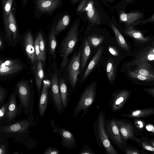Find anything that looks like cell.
<instances>
[{
    "mask_svg": "<svg viewBox=\"0 0 154 154\" xmlns=\"http://www.w3.org/2000/svg\"><path fill=\"white\" fill-rule=\"evenodd\" d=\"M29 0H21L23 6L24 8L26 7Z\"/></svg>",
    "mask_w": 154,
    "mask_h": 154,
    "instance_id": "681fc988",
    "label": "cell"
},
{
    "mask_svg": "<svg viewBox=\"0 0 154 154\" xmlns=\"http://www.w3.org/2000/svg\"><path fill=\"white\" fill-rule=\"evenodd\" d=\"M131 94V91L126 89L119 90L112 94L108 105L113 112H118L124 106Z\"/></svg>",
    "mask_w": 154,
    "mask_h": 154,
    "instance_id": "8fae6325",
    "label": "cell"
},
{
    "mask_svg": "<svg viewBox=\"0 0 154 154\" xmlns=\"http://www.w3.org/2000/svg\"><path fill=\"white\" fill-rule=\"evenodd\" d=\"M124 33L127 35L141 43L146 42L150 40L149 37H144L141 32L136 29L134 27L127 28Z\"/></svg>",
    "mask_w": 154,
    "mask_h": 154,
    "instance_id": "4316f807",
    "label": "cell"
},
{
    "mask_svg": "<svg viewBox=\"0 0 154 154\" xmlns=\"http://www.w3.org/2000/svg\"><path fill=\"white\" fill-rule=\"evenodd\" d=\"M70 21V16L67 14H63L57 19L54 26V32L56 37L67 27Z\"/></svg>",
    "mask_w": 154,
    "mask_h": 154,
    "instance_id": "484cf974",
    "label": "cell"
},
{
    "mask_svg": "<svg viewBox=\"0 0 154 154\" xmlns=\"http://www.w3.org/2000/svg\"><path fill=\"white\" fill-rule=\"evenodd\" d=\"M8 101L7 102L1 107L0 109V119H4L6 116V114Z\"/></svg>",
    "mask_w": 154,
    "mask_h": 154,
    "instance_id": "60d3db41",
    "label": "cell"
},
{
    "mask_svg": "<svg viewBox=\"0 0 154 154\" xmlns=\"http://www.w3.org/2000/svg\"><path fill=\"white\" fill-rule=\"evenodd\" d=\"M16 88L21 103L25 108L29 106L31 99V89L28 80L22 79L16 84Z\"/></svg>",
    "mask_w": 154,
    "mask_h": 154,
    "instance_id": "5bb4252c",
    "label": "cell"
},
{
    "mask_svg": "<svg viewBox=\"0 0 154 154\" xmlns=\"http://www.w3.org/2000/svg\"><path fill=\"white\" fill-rule=\"evenodd\" d=\"M105 126L107 136L110 142L123 151L127 142L123 139L114 118L106 119Z\"/></svg>",
    "mask_w": 154,
    "mask_h": 154,
    "instance_id": "52a82bcc",
    "label": "cell"
},
{
    "mask_svg": "<svg viewBox=\"0 0 154 154\" xmlns=\"http://www.w3.org/2000/svg\"><path fill=\"white\" fill-rule=\"evenodd\" d=\"M125 2L127 4H129L131 3H133L135 2L137 0H124Z\"/></svg>",
    "mask_w": 154,
    "mask_h": 154,
    "instance_id": "816d5d0a",
    "label": "cell"
},
{
    "mask_svg": "<svg viewBox=\"0 0 154 154\" xmlns=\"http://www.w3.org/2000/svg\"><path fill=\"white\" fill-rule=\"evenodd\" d=\"M103 52V47L101 46L98 49L94 55L93 57L91 60L88 65L83 74L81 82L79 83L80 85L88 77L90 73L92 71L95 67L96 66L101 57Z\"/></svg>",
    "mask_w": 154,
    "mask_h": 154,
    "instance_id": "603a6c76",
    "label": "cell"
},
{
    "mask_svg": "<svg viewBox=\"0 0 154 154\" xmlns=\"http://www.w3.org/2000/svg\"><path fill=\"white\" fill-rule=\"evenodd\" d=\"M71 0L72 2H73V3H75V2H76L79 0Z\"/></svg>",
    "mask_w": 154,
    "mask_h": 154,
    "instance_id": "f5cc1de1",
    "label": "cell"
},
{
    "mask_svg": "<svg viewBox=\"0 0 154 154\" xmlns=\"http://www.w3.org/2000/svg\"><path fill=\"white\" fill-rule=\"evenodd\" d=\"M13 5L8 18L7 28L4 30V36L7 45L15 48L20 41L21 35L15 15V7Z\"/></svg>",
    "mask_w": 154,
    "mask_h": 154,
    "instance_id": "5b68a950",
    "label": "cell"
},
{
    "mask_svg": "<svg viewBox=\"0 0 154 154\" xmlns=\"http://www.w3.org/2000/svg\"><path fill=\"white\" fill-rule=\"evenodd\" d=\"M6 154V147L5 144H2L0 147V154Z\"/></svg>",
    "mask_w": 154,
    "mask_h": 154,
    "instance_id": "c3c4849f",
    "label": "cell"
},
{
    "mask_svg": "<svg viewBox=\"0 0 154 154\" xmlns=\"http://www.w3.org/2000/svg\"><path fill=\"white\" fill-rule=\"evenodd\" d=\"M123 140H134L135 137L133 123L128 120L114 118Z\"/></svg>",
    "mask_w": 154,
    "mask_h": 154,
    "instance_id": "4fadbf2b",
    "label": "cell"
},
{
    "mask_svg": "<svg viewBox=\"0 0 154 154\" xmlns=\"http://www.w3.org/2000/svg\"><path fill=\"white\" fill-rule=\"evenodd\" d=\"M109 52L113 56H118L119 53L117 50L115 48L109 46L108 47Z\"/></svg>",
    "mask_w": 154,
    "mask_h": 154,
    "instance_id": "f6af8a7d",
    "label": "cell"
},
{
    "mask_svg": "<svg viewBox=\"0 0 154 154\" xmlns=\"http://www.w3.org/2000/svg\"><path fill=\"white\" fill-rule=\"evenodd\" d=\"M82 51H79L72 56L68 64L67 68V77L73 89L75 90L78 78L80 72Z\"/></svg>",
    "mask_w": 154,
    "mask_h": 154,
    "instance_id": "9c48e42d",
    "label": "cell"
},
{
    "mask_svg": "<svg viewBox=\"0 0 154 154\" xmlns=\"http://www.w3.org/2000/svg\"><path fill=\"white\" fill-rule=\"evenodd\" d=\"M26 67L20 59L2 58L0 60V78L6 80L17 75Z\"/></svg>",
    "mask_w": 154,
    "mask_h": 154,
    "instance_id": "277c9868",
    "label": "cell"
},
{
    "mask_svg": "<svg viewBox=\"0 0 154 154\" xmlns=\"http://www.w3.org/2000/svg\"><path fill=\"white\" fill-rule=\"evenodd\" d=\"M96 83L94 82L85 88L75 106L73 112V118L77 117L82 111V114L81 119L85 117L89 109L95 101L96 96Z\"/></svg>",
    "mask_w": 154,
    "mask_h": 154,
    "instance_id": "3957f363",
    "label": "cell"
},
{
    "mask_svg": "<svg viewBox=\"0 0 154 154\" xmlns=\"http://www.w3.org/2000/svg\"><path fill=\"white\" fill-rule=\"evenodd\" d=\"M143 90L147 94L154 97V88H143Z\"/></svg>",
    "mask_w": 154,
    "mask_h": 154,
    "instance_id": "7dc6e473",
    "label": "cell"
},
{
    "mask_svg": "<svg viewBox=\"0 0 154 154\" xmlns=\"http://www.w3.org/2000/svg\"><path fill=\"white\" fill-rule=\"evenodd\" d=\"M104 37L102 36L90 35L88 37V41L92 47L96 48L99 46L103 41Z\"/></svg>",
    "mask_w": 154,
    "mask_h": 154,
    "instance_id": "d590c367",
    "label": "cell"
},
{
    "mask_svg": "<svg viewBox=\"0 0 154 154\" xmlns=\"http://www.w3.org/2000/svg\"><path fill=\"white\" fill-rule=\"evenodd\" d=\"M152 45H154V41H153V43Z\"/></svg>",
    "mask_w": 154,
    "mask_h": 154,
    "instance_id": "9f6ffc18",
    "label": "cell"
},
{
    "mask_svg": "<svg viewBox=\"0 0 154 154\" xmlns=\"http://www.w3.org/2000/svg\"><path fill=\"white\" fill-rule=\"evenodd\" d=\"M53 64L54 70L51 77L50 86L51 94L57 111L62 113L64 109L60 94L56 61L53 62Z\"/></svg>",
    "mask_w": 154,
    "mask_h": 154,
    "instance_id": "30bf717a",
    "label": "cell"
},
{
    "mask_svg": "<svg viewBox=\"0 0 154 154\" xmlns=\"http://www.w3.org/2000/svg\"><path fill=\"white\" fill-rule=\"evenodd\" d=\"M152 134H154V129H153L152 131Z\"/></svg>",
    "mask_w": 154,
    "mask_h": 154,
    "instance_id": "11a10c76",
    "label": "cell"
},
{
    "mask_svg": "<svg viewBox=\"0 0 154 154\" xmlns=\"http://www.w3.org/2000/svg\"><path fill=\"white\" fill-rule=\"evenodd\" d=\"M58 15L55 17L52 22L51 28L48 34V45L49 51V59L51 65V60L53 62L56 60L57 57L56 50L57 46L56 36L54 32V26Z\"/></svg>",
    "mask_w": 154,
    "mask_h": 154,
    "instance_id": "9a60e30c",
    "label": "cell"
},
{
    "mask_svg": "<svg viewBox=\"0 0 154 154\" xmlns=\"http://www.w3.org/2000/svg\"><path fill=\"white\" fill-rule=\"evenodd\" d=\"M129 76L131 78L138 80L144 82L154 81V79L129 70L128 72Z\"/></svg>",
    "mask_w": 154,
    "mask_h": 154,
    "instance_id": "e575fe53",
    "label": "cell"
},
{
    "mask_svg": "<svg viewBox=\"0 0 154 154\" xmlns=\"http://www.w3.org/2000/svg\"><path fill=\"white\" fill-rule=\"evenodd\" d=\"M154 60V47L143 52L136 59L128 63V66L137 65Z\"/></svg>",
    "mask_w": 154,
    "mask_h": 154,
    "instance_id": "7402d4cb",
    "label": "cell"
},
{
    "mask_svg": "<svg viewBox=\"0 0 154 154\" xmlns=\"http://www.w3.org/2000/svg\"><path fill=\"white\" fill-rule=\"evenodd\" d=\"M43 63L39 60L32 66L34 72L35 84L38 92H39L44 76Z\"/></svg>",
    "mask_w": 154,
    "mask_h": 154,
    "instance_id": "44dd1931",
    "label": "cell"
},
{
    "mask_svg": "<svg viewBox=\"0 0 154 154\" xmlns=\"http://www.w3.org/2000/svg\"><path fill=\"white\" fill-rule=\"evenodd\" d=\"M34 14L38 20L43 16L52 15L61 6L62 0H33Z\"/></svg>",
    "mask_w": 154,
    "mask_h": 154,
    "instance_id": "8992f818",
    "label": "cell"
},
{
    "mask_svg": "<svg viewBox=\"0 0 154 154\" xmlns=\"http://www.w3.org/2000/svg\"><path fill=\"white\" fill-rule=\"evenodd\" d=\"M60 94L63 109H66L70 99V94L65 79L59 78Z\"/></svg>",
    "mask_w": 154,
    "mask_h": 154,
    "instance_id": "d4e9b609",
    "label": "cell"
},
{
    "mask_svg": "<svg viewBox=\"0 0 154 154\" xmlns=\"http://www.w3.org/2000/svg\"><path fill=\"white\" fill-rule=\"evenodd\" d=\"M30 125L27 121H21L3 127L1 131L8 133H18L26 131Z\"/></svg>",
    "mask_w": 154,
    "mask_h": 154,
    "instance_id": "ac0fdd59",
    "label": "cell"
},
{
    "mask_svg": "<svg viewBox=\"0 0 154 154\" xmlns=\"http://www.w3.org/2000/svg\"><path fill=\"white\" fill-rule=\"evenodd\" d=\"M106 115L102 111L99 113L93 124V131L97 145L103 148L108 154H119L110 141L106 131L105 122Z\"/></svg>",
    "mask_w": 154,
    "mask_h": 154,
    "instance_id": "6da1fadb",
    "label": "cell"
},
{
    "mask_svg": "<svg viewBox=\"0 0 154 154\" xmlns=\"http://www.w3.org/2000/svg\"><path fill=\"white\" fill-rule=\"evenodd\" d=\"M17 111V107L16 97L14 93H12L8 101L6 117L9 121L12 120L16 117Z\"/></svg>",
    "mask_w": 154,
    "mask_h": 154,
    "instance_id": "cb8c5ba5",
    "label": "cell"
},
{
    "mask_svg": "<svg viewBox=\"0 0 154 154\" xmlns=\"http://www.w3.org/2000/svg\"><path fill=\"white\" fill-rule=\"evenodd\" d=\"M125 154H142L146 153L144 151L140 150L138 149L131 146L127 144L123 151Z\"/></svg>",
    "mask_w": 154,
    "mask_h": 154,
    "instance_id": "8d00e7d4",
    "label": "cell"
},
{
    "mask_svg": "<svg viewBox=\"0 0 154 154\" xmlns=\"http://www.w3.org/2000/svg\"><path fill=\"white\" fill-rule=\"evenodd\" d=\"M88 0H82L79 4L77 9L78 12H81L87 2Z\"/></svg>",
    "mask_w": 154,
    "mask_h": 154,
    "instance_id": "bcb514c9",
    "label": "cell"
},
{
    "mask_svg": "<svg viewBox=\"0 0 154 154\" xmlns=\"http://www.w3.org/2000/svg\"><path fill=\"white\" fill-rule=\"evenodd\" d=\"M5 42H6V41L4 35H2L1 32L0 35V50L1 51H2L4 49Z\"/></svg>",
    "mask_w": 154,
    "mask_h": 154,
    "instance_id": "ee69618b",
    "label": "cell"
},
{
    "mask_svg": "<svg viewBox=\"0 0 154 154\" xmlns=\"http://www.w3.org/2000/svg\"><path fill=\"white\" fill-rule=\"evenodd\" d=\"M56 130L61 138V144L62 146L70 149L76 147V140L71 131L65 128H60L57 127Z\"/></svg>",
    "mask_w": 154,
    "mask_h": 154,
    "instance_id": "2e32d148",
    "label": "cell"
},
{
    "mask_svg": "<svg viewBox=\"0 0 154 154\" xmlns=\"http://www.w3.org/2000/svg\"><path fill=\"white\" fill-rule=\"evenodd\" d=\"M144 13L139 10L126 13L124 11H120V20L124 23L127 28L134 27L140 25L144 20Z\"/></svg>",
    "mask_w": 154,
    "mask_h": 154,
    "instance_id": "7c38bea8",
    "label": "cell"
},
{
    "mask_svg": "<svg viewBox=\"0 0 154 154\" xmlns=\"http://www.w3.org/2000/svg\"></svg>",
    "mask_w": 154,
    "mask_h": 154,
    "instance_id": "6f0895ef",
    "label": "cell"
},
{
    "mask_svg": "<svg viewBox=\"0 0 154 154\" xmlns=\"http://www.w3.org/2000/svg\"><path fill=\"white\" fill-rule=\"evenodd\" d=\"M148 137L142 136L140 137L135 136V141L144 151L154 154V147L149 143Z\"/></svg>",
    "mask_w": 154,
    "mask_h": 154,
    "instance_id": "f1b7e54d",
    "label": "cell"
},
{
    "mask_svg": "<svg viewBox=\"0 0 154 154\" xmlns=\"http://www.w3.org/2000/svg\"><path fill=\"white\" fill-rule=\"evenodd\" d=\"M86 12L88 19L92 24H100L99 14L94 7L92 0H90L87 2L81 12Z\"/></svg>",
    "mask_w": 154,
    "mask_h": 154,
    "instance_id": "ffe728a7",
    "label": "cell"
},
{
    "mask_svg": "<svg viewBox=\"0 0 154 154\" xmlns=\"http://www.w3.org/2000/svg\"><path fill=\"white\" fill-rule=\"evenodd\" d=\"M34 48L36 62L39 60H41V54L39 48V38L37 35L35 40Z\"/></svg>",
    "mask_w": 154,
    "mask_h": 154,
    "instance_id": "74e56055",
    "label": "cell"
},
{
    "mask_svg": "<svg viewBox=\"0 0 154 154\" xmlns=\"http://www.w3.org/2000/svg\"><path fill=\"white\" fill-rule=\"evenodd\" d=\"M129 111V113H124L121 116L127 118L141 119L154 115V108L130 109Z\"/></svg>",
    "mask_w": 154,
    "mask_h": 154,
    "instance_id": "d6986e66",
    "label": "cell"
},
{
    "mask_svg": "<svg viewBox=\"0 0 154 154\" xmlns=\"http://www.w3.org/2000/svg\"><path fill=\"white\" fill-rule=\"evenodd\" d=\"M22 50L29 63L32 66L36 62L34 48L35 40L32 32L28 29L21 35L20 40Z\"/></svg>",
    "mask_w": 154,
    "mask_h": 154,
    "instance_id": "ba28073f",
    "label": "cell"
},
{
    "mask_svg": "<svg viewBox=\"0 0 154 154\" xmlns=\"http://www.w3.org/2000/svg\"><path fill=\"white\" fill-rule=\"evenodd\" d=\"M20 153H19L18 152H15L13 153V154H19Z\"/></svg>",
    "mask_w": 154,
    "mask_h": 154,
    "instance_id": "db71d44e",
    "label": "cell"
},
{
    "mask_svg": "<svg viewBox=\"0 0 154 154\" xmlns=\"http://www.w3.org/2000/svg\"><path fill=\"white\" fill-rule=\"evenodd\" d=\"M135 135L142 136L144 130L146 122L142 119L139 118L134 119L133 121Z\"/></svg>",
    "mask_w": 154,
    "mask_h": 154,
    "instance_id": "836d02e7",
    "label": "cell"
},
{
    "mask_svg": "<svg viewBox=\"0 0 154 154\" xmlns=\"http://www.w3.org/2000/svg\"><path fill=\"white\" fill-rule=\"evenodd\" d=\"M81 61V70L84 69L91 53L90 45L87 39H85L82 50Z\"/></svg>",
    "mask_w": 154,
    "mask_h": 154,
    "instance_id": "83f0119b",
    "label": "cell"
},
{
    "mask_svg": "<svg viewBox=\"0 0 154 154\" xmlns=\"http://www.w3.org/2000/svg\"><path fill=\"white\" fill-rule=\"evenodd\" d=\"M79 154H95L94 151L89 145L85 144L83 146Z\"/></svg>",
    "mask_w": 154,
    "mask_h": 154,
    "instance_id": "ab89813d",
    "label": "cell"
},
{
    "mask_svg": "<svg viewBox=\"0 0 154 154\" xmlns=\"http://www.w3.org/2000/svg\"><path fill=\"white\" fill-rule=\"evenodd\" d=\"M37 34L39 38V48L41 54V60L43 63L45 62L46 59V45L44 33L42 29L38 32Z\"/></svg>",
    "mask_w": 154,
    "mask_h": 154,
    "instance_id": "4dcf8cb0",
    "label": "cell"
},
{
    "mask_svg": "<svg viewBox=\"0 0 154 154\" xmlns=\"http://www.w3.org/2000/svg\"><path fill=\"white\" fill-rule=\"evenodd\" d=\"M78 27L76 23L73 24L60 44L58 53L62 59L60 66L61 69L67 65L69 57L77 43Z\"/></svg>",
    "mask_w": 154,
    "mask_h": 154,
    "instance_id": "7a4b0ae2",
    "label": "cell"
},
{
    "mask_svg": "<svg viewBox=\"0 0 154 154\" xmlns=\"http://www.w3.org/2000/svg\"><path fill=\"white\" fill-rule=\"evenodd\" d=\"M7 90L2 86H0V104L1 105L4 103L7 96Z\"/></svg>",
    "mask_w": 154,
    "mask_h": 154,
    "instance_id": "f35d334b",
    "label": "cell"
},
{
    "mask_svg": "<svg viewBox=\"0 0 154 154\" xmlns=\"http://www.w3.org/2000/svg\"><path fill=\"white\" fill-rule=\"evenodd\" d=\"M60 151L55 147L50 146L43 153L44 154H58Z\"/></svg>",
    "mask_w": 154,
    "mask_h": 154,
    "instance_id": "b9f144b4",
    "label": "cell"
},
{
    "mask_svg": "<svg viewBox=\"0 0 154 154\" xmlns=\"http://www.w3.org/2000/svg\"><path fill=\"white\" fill-rule=\"evenodd\" d=\"M154 22V12L152 15L148 18L144 19L140 24V25L142 26L148 23Z\"/></svg>",
    "mask_w": 154,
    "mask_h": 154,
    "instance_id": "7bdbcfd3",
    "label": "cell"
},
{
    "mask_svg": "<svg viewBox=\"0 0 154 154\" xmlns=\"http://www.w3.org/2000/svg\"><path fill=\"white\" fill-rule=\"evenodd\" d=\"M106 72L109 82L112 84L114 82L116 76L115 64L112 60L109 59L106 66Z\"/></svg>",
    "mask_w": 154,
    "mask_h": 154,
    "instance_id": "d6a6232c",
    "label": "cell"
},
{
    "mask_svg": "<svg viewBox=\"0 0 154 154\" xmlns=\"http://www.w3.org/2000/svg\"><path fill=\"white\" fill-rule=\"evenodd\" d=\"M111 26L118 45L125 51L128 50L129 46L122 35L114 24L112 23Z\"/></svg>",
    "mask_w": 154,
    "mask_h": 154,
    "instance_id": "1f68e13d",
    "label": "cell"
},
{
    "mask_svg": "<svg viewBox=\"0 0 154 154\" xmlns=\"http://www.w3.org/2000/svg\"><path fill=\"white\" fill-rule=\"evenodd\" d=\"M148 140L150 144L154 147V138H150L148 137Z\"/></svg>",
    "mask_w": 154,
    "mask_h": 154,
    "instance_id": "f907efd6",
    "label": "cell"
},
{
    "mask_svg": "<svg viewBox=\"0 0 154 154\" xmlns=\"http://www.w3.org/2000/svg\"><path fill=\"white\" fill-rule=\"evenodd\" d=\"M137 67L133 72L154 79V73L151 70V65L148 63L137 65Z\"/></svg>",
    "mask_w": 154,
    "mask_h": 154,
    "instance_id": "f546056e",
    "label": "cell"
},
{
    "mask_svg": "<svg viewBox=\"0 0 154 154\" xmlns=\"http://www.w3.org/2000/svg\"><path fill=\"white\" fill-rule=\"evenodd\" d=\"M51 82L49 80L44 79L43 82V87L39 104V115L42 117L46 110L48 103V89L51 86Z\"/></svg>",
    "mask_w": 154,
    "mask_h": 154,
    "instance_id": "e0dca14e",
    "label": "cell"
}]
</instances>
